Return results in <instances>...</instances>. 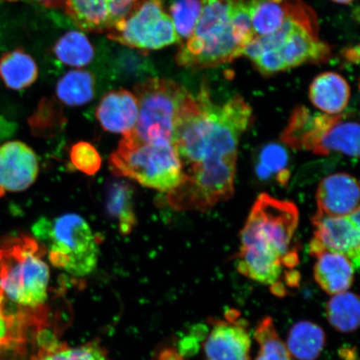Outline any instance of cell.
<instances>
[{"mask_svg":"<svg viewBox=\"0 0 360 360\" xmlns=\"http://www.w3.org/2000/svg\"><path fill=\"white\" fill-rule=\"evenodd\" d=\"M252 119L253 112L244 98L237 96L217 105L208 85L202 84L175 129L174 146L181 162L183 181L169 193L174 208L207 211L231 199L238 145Z\"/></svg>","mask_w":360,"mask_h":360,"instance_id":"1","label":"cell"},{"mask_svg":"<svg viewBox=\"0 0 360 360\" xmlns=\"http://www.w3.org/2000/svg\"><path fill=\"white\" fill-rule=\"evenodd\" d=\"M314 12L295 0L290 15L276 33L255 37L243 56L253 63L261 75L269 76L308 63L326 62L330 48L319 38Z\"/></svg>","mask_w":360,"mask_h":360,"instance_id":"2","label":"cell"},{"mask_svg":"<svg viewBox=\"0 0 360 360\" xmlns=\"http://www.w3.org/2000/svg\"><path fill=\"white\" fill-rule=\"evenodd\" d=\"M249 44L233 25L231 0H204L195 29L180 43L175 61L188 69L216 67L242 56Z\"/></svg>","mask_w":360,"mask_h":360,"instance_id":"3","label":"cell"},{"mask_svg":"<svg viewBox=\"0 0 360 360\" xmlns=\"http://www.w3.org/2000/svg\"><path fill=\"white\" fill-rule=\"evenodd\" d=\"M44 251L30 236L0 242V290L11 302L36 308L47 300L51 271L42 259Z\"/></svg>","mask_w":360,"mask_h":360,"instance_id":"4","label":"cell"},{"mask_svg":"<svg viewBox=\"0 0 360 360\" xmlns=\"http://www.w3.org/2000/svg\"><path fill=\"white\" fill-rule=\"evenodd\" d=\"M33 231L47 251L53 266L75 277H84L96 269L100 250L88 222L77 214L41 218Z\"/></svg>","mask_w":360,"mask_h":360,"instance_id":"5","label":"cell"},{"mask_svg":"<svg viewBox=\"0 0 360 360\" xmlns=\"http://www.w3.org/2000/svg\"><path fill=\"white\" fill-rule=\"evenodd\" d=\"M110 166L117 176L162 192H172L183 181L181 162L173 143H145L131 133L121 139Z\"/></svg>","mask_w":360,"mask_h":360,"instance_id":"6","label":"cell"},{"mask_svg":"<svg viewBox=\"0 0 360 360\" xmlns=\"http://www.w3.org/2000/svg\"><path fill=\"white\" fill-rule=\"evenodd\" d=\"M286 145L296 150L328 155L340 153L349 157L359 155V124L351 114L330 115L297 107L281 134Z\"/></svg>","mask_w":360,"mask_h":360,"instance_id":"7","label":"cell"},{"mask_svg":"<svg viewBox=\"0 0 360 360\" xmlns=\"http://www.w3.org/2000/svg\"><path fill=\"white\" fill-rule=\"evenodd\" d=\"M134 90L139 116L131 134L145 143H174L175 129L192 94L173 80L156 78L135 84Z\"/></svg>","mask_w":360,"mask_h":360,"instance_id":"8","label":"cell"},{"mask_svg":"<svg viewBox=\"0 0 360 360\" xmlns=\"http://www.w3.org/2000/svg\"><path fill=\"white\" fill-rule=\"evenodd\" d=\"M298 224L299 210L295 204L262 193L242 229L241 245L269 248L281 256L285 266L295 267L299 263L298 255L290 247Z\"/></svg>","mask_w":360,"mask_h":360,"instance_id":"9","label":"cell"},{"mask_svg":"<svg viewBox=\"0 0 360 360\" xmlns=\"http://www.w3.org/2000/svg\"><path fill=\"white\" fill-rule=\"evenodd\" d=\"M165 0H139L108 38L143 53L180 42L172 19L165 11Z\"/></svg>","mask_w":360,"mask_h":360,"instance_id":"10","label":"cell"},{"mask_svg":"<svg viewBox=\"0 0 360 360\" xmlns=\"http://www.w3.org/2000/svg\"><path fill=\"white\" fill-rule=\"evenodd\" d=\"M359 215V210L345 217L315 214L312 219L314 231L309 245L310 254L335 252L345 255L355 269H358L360 260Z\"/></svg>","mask_w":360,"mask_h":360,"instance_id":"11","label":"cell"},{"mask_svg":"<svg viewBox=\"0 0 360 360\" xmlns=\"http://www.w3.org/2000/svg\"><path fill=\"white\" fill-rule=\"evenodd\" d=\"M139 0H66L65 11L80 30L110 32L137 6Z\"/></svg>","mask_w":360,"mask_h":360,"instance_id":"12","label":"cell"},{"mask_svg":"<svg viewBox=\"0 0 360 360\" xmlns=\"http://www.w3.org/2000/svg\"><path fill=\"white\" fill-rule=\"evenodd\" d=\"M39 171L38 157L26 143L10 141L0 146V195L27 190Z\"/></svg>","mask_w":360,"mask_h":360,"instance_id":"13","label":"cell"},{"mask_svg":"<svg viewBox=\"0 0 360 360\" xmlns=\"http://www.w3.org/2000/svg\"><path fill=\"white\" fill-rule=\"evenodd\" d=\"M214 321L205 343L207 360H251V340L246 328L236 321Z\"/></svg>","mask_w":360,"mask_h":360,"instance_id":"14","label":"cell"},{"mask_svg":"<svg viewBox=\"0 0 360 360\" xmlns=\"http://www.w3.org/2000/svg\"><path fill=\"white\" fill-rule=\"evenodd\" d=\"M318 214L345 217L359 210L358 180L349 174L328 175L316 192Z\"/></svg>","mask_w":360,"mask_h":360,"instance_id":"15","label":"cell"},{"mask_svg":"<svg viewBox=\"0 0 360 360\" xmlns=\"http://www.w3.org/2000/svg\"><path fill=\"white\" fill-rule=\"evenodd\" d=\"M139 116V103L127 89L112 90L101 98L96 117L105 131L126 135L134 131Z\"/></svg>","mask_w":360,"mask_h":360,"instance_id":"16","label":"cell"},{"mask_svg":"<svg viewBox=\"0 0 360 360\" xmlns=\"http://www.w3.org/2000/svg\"><path fill=\"white\" fill-rule=\"evenodd\" d=\"M238 271L264 285H276L281 276L283 258L276 251L259 245L241 246L236 255Z\"/></svg>","mask_w":360,"mask_h":360,"instance_id":"17","label":"cell"},{"mask_svg":"<svg viewBox=\"0 0 360 360\" xmlns=\"http://www.w3.org/2000/svg\"><path fill=\"white\" fill-rule=\"evenodd\" d=\"M314 256L317 259L314 276L323 291L335 295L349 290L353 285L355 267L345 255L322 251Z\"/></svg>","mask_w":360,"mask_h":360,"instance_id":"18","label":"cell"},{"mask_svg":"<svg viewBox=\"0 0 360 360\" xmlns=\"http://www.w3.org/2000/svg\"><path fill=\"white\" fill-rule=\"evenodd\" d=\"M310 102L323 114L340 115L347 107L350 87L343 76L326 72L315 77L309 90Z\"/></svg>","mask_w":360,"mask_h":360,"instance_id":"19","label":"cell"},{"mask_svg":"<svg viewBox=\"0 0 360 360\" xmlns=\"http://www.w3.org/2000/svg\"><path fill=\"white\" fill-rule=\"evenodd\" d=\"M295 0H247L252 29L263 37L276 33L290 16Z\"/></svg>","mask_w":360,"mask_h":360,"instance_id":"20","label":"cell"},{"mask_svg":"<svg viewBox=\"0 0 360 360\" xmlns=\"http://www.w3.org/2000/svg\"><path fill=\"white\" fill-rule=\"evenodd\" d=\"M326 343L323 328L311 321L296 323L290 330L287 348L291 356L298 360H316Z\"/></svg>","mask_w":360,"mask_h":360,"instance_id":"21","label":"cell"},{"mask_svg":"<svg viewBox=\"0 0 360 360\" xmlns=\"http://www.w3.org/2000/svg\"><path fill=\"white\" fill-rule=\"evenodd\" d=\"M38 76L34 58L21 49L6 53L0 58V78L8 88L25 89L31 86Z\"/></svg>","mask_w":360,"mask_h":360,"instance_id":"22","label":"cell"},{"mask_svg":"<svg viewBox=\"0 0 360 360\" xmlns=\"http://www.w3.org/2000/svg\"><path fill=\"white\" fill-rule=\"evenodd\" d=\"M96 79L93 74L84 70L68 72L58 81L56 96L58 101L70 107L86 105L96 94Z\"/></svg>","mask_w":360,"mask_h":360,"instance_id":"23","label":"cell"},{"mask_svg":"<svg viewBox=\"0 0 360 360\" xmlns=\"http://www.w3.org/2000/svg\"><path fill=\"white\" fill-rule=\"evenodd\" d=\"M326 317L330 326L343 334L357 330L360 321L359 296L348 291L333 295L326 305Z\"/></svg>","mask_w":360,"mask_h":360,"instance_id":"24","label":"cell"},{"mask_svg":"<svg viewBox=\"0 0 360 360\" xmlns=\"http://www.w3.org/2000/svg\"><path fill=\"white\" fill-rule=\"evenodd\" d=\"M53 53L63 65L83 68L93 60L94 48L86 35L79 31H70L53 45Z\"/></svg>","mask_w":360,"mask_h":360,"instance_id":"25","label":"cell"},{"mask_svg":"<svg viewBox=\"0 0 360 360\" xmlns=\"http://www.w3.org/2000/svg\"><path fill=\"white\" fill-rule=\"evenodd\" d=\"M107 211L118 223L121 233L128 235L132 231L137 219L134 211V193L127 184L117 182L109 188Z\"/></svg>","mask_w":360,"mask_h":360,"instance_id":"26","label":"cell"},{"mask_svg":"<svg viewBox=\"0 0 360 360\" xmlns=\"http://www.w3.org/2000/svg\"><path fill=\"white\" fill-rule=\"evenodd\" d=\"M255 338L259 345L255 360H292L286 345L278 336L271 318L265 317L259 323Z\"/></svg>","mask_w":360,"mask_h":360,"instance_id":"27","label":"cell"},{"mask_svg":"<svg viewBox=\"0 0 360 360\" xmlns=\"http://www.w3.org/2000/svg\"><path fill=\"white\" fill-rule=\"evenodd\" d=\"M31 360H109L105 349L97 343L79 346L51 345L40 350Z\"/></svg>","mask_w":360,"mask_h":360,"instance_id":"28","label":"cell"},{"mask_svg":"<svg viewBox=\"0 0 360 360\" xmlns=\"http://www.w3.org/2000/svg\"><path fill=\"white\" fill-rule=\"evenodd\" d=\"M204 0H175L169 11L180 42L191 37L202 13Z\"/></svg>","mask_w":360,"mask_h":360,"instance_id":"29","label":"cell"},{"mask_svg":"<svg viewBox=\"0 0 360 360\" xmlns=\"http://www.w3.org/2000/svg\"><path fill=\"white\" fill-rule=\"evenodd\" d=\"M287 165L288 155L285 148L276 143H271L264 147L260 153L257 172L261 178L264 179L276 174L281 183L286 182L289 179Z\"/></svg>","mask_w":360,"mask_h":360,"instance_id":"30","label":"cell"},{"mask_svg":"<svg viewBox=\"0 0 360 360\" xmlns=\"http://www.w3.org/2000/svg\"><path fill=\"white\" fill-rule=\"evenodd\" d=\"M70 160L76 169L89 175L96 174L101 167V155L87 142H79L72 147Z\"/></svg>","mask_w":360,"mask_h":360,"instance_id":"31","label":"cell"},{"mask_svg":"<svg viewBox=\"0 0 360 360\" xmlns=\"http://www.w3.org/2000/svg\"><path fill=\"white\" fill-rule=\"evenodd\" d=\"M39 4L48 8H61L65 6L66 0H35Z\"/></svg>","mask_w":360,"mask_h":360,"instance_id":"32","label":"cell"},{"mask_svg":"<svg viewBox=\"0 0 360 360\" xmlns=\"http://www.w3.org/2000/svg\"><path fill=\"white\" fill-rule=\"evenodd\" d=\"M332 1L342 4H349L354 1V0H332Z\"/></svg>","mask_w":360,"mask_h":360,"instance_id":"33","label":"cell"},{"mask_svg":"<svg viewBox=\"0 0 360 360\" xmlns=\"http://www.w3.org/2000/svg\"><path fill=\"white\" fill-rule=\"evenodd\" d=\"M6 1L15 2L18 1V0H6Z\"/></svg>","mask_w":360,"mask_h":360,"instance_id":"34","label":"cell"}]
</instances>
